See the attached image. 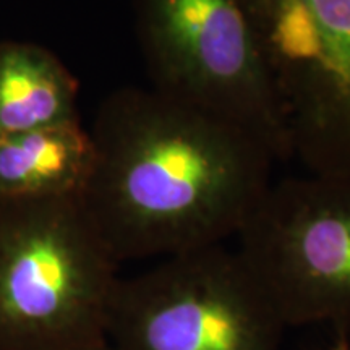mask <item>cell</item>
Returning a JSON list of instances; mask_svg holds the SVG:
<instances>
[{
  "label": "cell",
  "mask_w": 350,
  "mask_h": 350,
  "mask_svg": "<svg viewBox=\"0 0 350 350\" xmlns=\"http://www.w3.org/2000/svg\"><path fill=\"white\" fill-rule=\"evenodd\" d=\"M284 325L350 326V177L306 172L271 182L237 235Z\"/></svg>",
  "instance_id": "5b68a950"
},
{
  "label": "cell",
  "mask_w": 350,
  "mask_h": 350,
  "mask_svg": "<svg viewBox=\"0 0 350 350\" xmlns=\"http://www.w3.org/2000/svg\"><path fill=\"white\" fill-rule=\"evenodd\" d=\"M93 163L81 122L0 137V198L80 195Z\"/></svg>",
  "instance_id": "52a82bcc"
},
{
  "label": "cell",
  "mask_w": 350,
  "mask_h": 350,
  "mask_svg": "<svg viewBox=\"0 0 350 350\" xmlns=\"http://www.w3.org/2000/svg\"><path fill=\"white\" fill-rule=\"evenodd\" d=\"M150 88L292 159L278 96L240 0H133Z\"/></svg>",
  "instance_id": "3957f363"
},
{
  "label": "cell",
  "mask_w": 350,
  "mask_h": 350,
  "mask_svg": "<svg viewBox=\"0 0 350 350\" xmlns=\"http://www.w3.org/2000/svg\"><path fill=\"white\" fill-rule=\"evenodd\" d=\"M347 332L349 331H339V338L336 340L334 347L331 350H350V342L347 338Z\"/></svg>",
  "instance_id": "9c48e42d"
},
{
  "label": "cell",
  "mask_w": 350,
  "mask_h": 350,
  "mask_svg": "<svg viewBox=\"0 0 350 350\" xmlns=\"http://www.w3.org/2000/svg\"><path fill=\"white\" fill-rule=\"evenodd\" d=\"M80 201L119 262L237 237L273 182L260 143L148 88H120L91 126Z\"/></svg>",
  "instance_id": "6da1fadb"
},
{
  "label": "cell",
  "mask_w": 350,
  "mask_h": 350,
  "mask_svg": "<svg viewBox=\"0 0 350 350\" xmlns=\"http://www.w3.org/2000/svg\"><path fill=\"white\" fill-rule=\"evenodd\" d=\"M119 265L78 195L0 198V350L106 339Z\"/></svg>",
  "instance_id": "7a4b0ae2"
},
{
  "label": "cell",
  "mask_w": 350,
  "mask_h": 350,
  "mask_svg": "<svg viewBox=\"0 0 350 350\" xmlns=\"http://www.w3.org/2000/svg\"><path fill=\"white\" fill-rule=\"evenodd\" d=\"M78 85L41 46L0 44V137L80 120Z\"/></svg>",
  "instance_id": "ba28073f"
},
{
  "label": "cell",
  "mask_w": 350,
  "mask_h": 350,
  "mask_svg": "<svg viewBox=\"0 0 350 350\" xmlns=\"http://www.w3.org/2000/svg\"><path fill=\"white\" fill-rule=\"evenodd\" d=\"M286 327L242 255L214 245L120 278L106 339L116 350H282Z\"/></svg>",
  "instance_id": "277c9868"
},
{
  "label": "cell",
  "mask_w": 350,
  "mask_h": 350,
  "mask_svg": "<svg viewBox=\"0 0 350 350\" xmlns=\"http://www.w3.org/2000/svg\"><path fill=\"white\" fill-rule=\"evenodd\" d=\"M278 96L292 157L350 177V0H240Z\"/></svg>",
  "instance_id": "8992f818"
},
{
  "label": "cell",
  "mask_w": 350,
  "mask_h": 350,
  "mask_svg": "<svg viewBox=\"0 0 350 350\" xmlns=\"http://www.w3.org/2000/svg\"><path fill=\"white\" fill-rule=\"evenodd\" d=\"M80 350H116V349H113L112 345L107 342V339H103V340H99V342L86 345V347H83Z\"/></svg>",
  "instance_id": "30bf717a"
}]
</instances>
